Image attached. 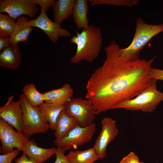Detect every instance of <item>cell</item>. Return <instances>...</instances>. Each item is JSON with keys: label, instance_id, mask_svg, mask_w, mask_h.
Returning a JSON list of instances; mask_svg holds the SVG:
<instances>
[{"label": "cell", "instance_id": "9", "mask_svg": "<svg viewBox=\"0 0 163 163\" xmlns=\"http://www.w3.org/2000/svg\"><path fill=\"white\" fill-rule=\"evenodd\" d=\"M101 123V130L93 147L98 159L106 157L108 145L115 139L119 132L116 121L112 118H104Z\"/></svg>", "mask_w": 163, "mask_h": 163}, {"label": "cell", "instance_id": "15", "mask_svg": "<svg viewBox=\"0 0 163 163\" xmlns=\"http://www.w3.org/2000/svg\"><path fill=\"white\" fill-rule=\"evenodd\" d=\"M37 107L44 120L48 123L50 129L55 131L59 117L64 109L63 105L44 102Z\"/></svg>", "mask_w": 163, "mask_h": 163}, {"label": "cell", "instance_id": "23", "mask_svg": "<svg viewBox=\"0 0 163 163\" xmlns=\"http://www.w3.org/2000/svg\"><path fill=\"white\" fill-rule=\"evenodd\" d=\"M14 20L7 14L0 13V37L10 38L15 27Z\"/></svg>", "mask_w": 163, "mask_h": 163}, {"label": "cell", "instance_id": "6", "mask_svg": "<svg viewBox=\"0 0 163 163\" xmlns=\"http://www.w3.org/2000/svg\"><path fill=\"white\" fill-rule=\"evenodd\" d=\"M64 112L74 118L82 127L88 126L94 123L95 112L91 102L79 97L72 98L63 105Z\"/></svg>", "mask_w": 163, "mask_h": 163}, {"label": "cell", "instance_id": "10", "mask_svg": "<svg viewBox=\"0 0 163 163\" xmlns=\"http://www.w3.org/2000/svg\"><path fill=\"white\" fill-rule=\"evenodd\" d=\"M39 16L29 20L28 24L32 27H36L43 30L53 43H56L60 37H70L71 34L66 28H62L57 23L52 21L48 17L45 9L40 8Z\"/></svg>", "mask_w": 163, "mask_h": 163}, {"label": "cell", "instance_id": "7", "mask_svg": "<svg viewBox=\"0 0 163 163\" xmlns=\"http://www.w3.org/2000/svg\"><path fill=\"white\" fill-rule=\"evenodd\" d=\"M96 130V124L82 127L79 124L69 131L62 138L55 139V145L62 148L65 152L77 149L91 140Z\"/></svg>", "mask_w": 163, "mask_h": 163}, {"label": "cell", "instance_id": "32", "mask_svg": "<svg viewBox=\"0 0 163 163\" xmlns=\"http://www.w3.org/2000/svg\"><path fill=\"white\" fill-rule=\"evenodd\" d=\"M139 163H144L142 161H140Z\"/></svg>", "mask_w": 163, "mask_h": 163}, {"label": "cell", "instance_id": "24", "mask_svg": "<svg viewBox=\"0 0 163 163\" xmlns=\"http://www.w3.org/2000/svg\"><path fill=\"white\" fill-rule=\"evenodd\" d=\"M90 5L94 6L99 5H106L117 6H124L131 7L137 5L138 0H90Z\"/></svg>", "mask_w": 163, "mask_h": 163}, {"label": "cell", "instance_id": "17", "mask_svg": "<svg viewBox=\"0 0 163 163\" xmlns=\"http://www.w3.org/2000/svg\"><path fill=\"white\" fill-rule=\"evenodd\" d=\"M14 30L10 38V45L18 44L20 42L28 40L30 34L34 30L28 24L29 18L22 15L16 19Z\"/></svg>", "mask_w": 163, "mask_h": 163}, {"label": "cell", "instance_id": "18", "mask_svg": "<svg viewBox=\"0 0 163 163\" xmlns=\"http://www.w3.org/2000/svg\"><path fill=\"white\" fill-rule=\"evenodd\" d=\"M87 0H75L72 17L78 29L86 30L89 26V20L87 17L89 7Z\"/></svg>", "mask_w": 163, "mask_h": 163}, {"label": "cell", "instance_id": "22", "mask_svg": "<svg viewBox=\"0 0 163 163\" xmlns=\"http://www.w3.org/2000/svg\"><path fill=\"white\" fill-rule=\"evenodd\" d=\"M23 94L32 106L37 107L44 101L43 93L39 92L33 83L26 84L23 88Z\"/></svg>", "mask_w": 163, "mask_h": 163}, {"label": "cell", "instance_id": "19", "mask_svg": "<svg viewBox=\"0 0 163 163\" xmlns=\"http://www.w3.org/2000/svg\"><path fill=\"white\" fill-rule=\"evenodd\" d=\"M75 0H58L51 7L54 22L59 25L72 16Z\"/></svg>", "mask_w": 163, "mask_h": 163}, {"label": "cell", "instance_id": "5", "mask_svg": "<svg viewBox=\"0 0 163 163\" xmlns=\"http://www.w3.org/2000/svg\"><path fill=\"white\" fill-rule=\"evenodd\" d=\"M19 100L23 113L22 133L26 137L38 133H44L49 128L48 123L44 119L37 107L31 105L23 94Z\"/></svg>", "mask_w": 163, "mask_h": 163}, {"label": "cell", "instance_id": "25", "mask_svg": "<svg viewBox=\"0 0 163 163\" xmlns=\"http://www.w3.org/2000/svg\"><path fill=\"white\" fill-rule=\"evenodd\" d=\"M19 153L17 149H14L11 152L0 155V163H11L13 159Z\"/></svg>", "mask_w": 163, "mask_h": 163}, {"label": "cell", "instance_id": "1", "mask_svg": "<svg viewBox=\"0 0 163 163\" xmlns=\"http://www.w3.org/2000/svg\"><path fill=\"white\" fill-rule=\"evenodd\" d=\"M119 45L111 40L104 49L106 58L87 81L85 97L95 115L133 98L149 84V72L155 56L147 60H128L121 56Z\"/></svg>", "mask_w": 163, "mask_h": 163}, {"label": "cell", "instance_id": "2", "mask_svg": "<svg viewBox=\"0 0 163 163\" xmlns=\"http://www.w3.org/2000/svg\"><path fill=\"white\" fill-rule=\"evenodd\" d=\"M76 33V35L70 39L71 42L77 47L75 55L70 59L71 62L77 64L83 61L93 62L98 57L102 48L103 40L101 29L90 24L86 29Z\"/></svg>", "mask_w": 163, "mask_h": 163}, {"label": "cell", "instance_id": "3", "mask_svg": "<svg viewBox=\"0 0 163 163\" xmlns=\"http://www.w3.org/2000/svg\"><path fill=\"white\" fill-rule=\"evenodd\" d=\"M163 32V24H150L139 18L136 21L135 34L130 44L124 49L120 48L121 56L128 60L139 58L141 51L154 37Z\"/></svg>", "mask_w": 163, "mask_h": 163}, {"label": "cell", "instance_id": "14", "mask_svg": "<svg viewBox=\"0 0 163 163\" xmlns=\"http://www.w3.org/2000/svg\"><path fill=\"white\" fill-rule=\"evenodd\" d=\"M22 56L18 44L10 45L0 53V66L16 69L20 65Z\"/></svg>", "mask_w": 163, "mask_h": 163}, {"label": "cell", "instance_id": "11", "mask_svg": "<svg viewBox=\"0 0 163 163\" xmlns=\"http://www.w3.org/2000/svg\"><path fill=\"white\" fill-rule=\"evenodd\" d=\"M38 10L37 5L30 0H4L0 2V13H7L14 19L25 14L33 18Z\"/></svg>", "mask_w": 163, "mask_h": 163}, {"label": "cell", "instance_id": "12", "mask_svg": "<svg viewBox=\"0 0 163 163\" xmlns=\"http://www.w3.org/2000/svg\"><path fill=\"white\" fill-rule=\"evenodd\" d=\"M14 96L9 97L5 104L0 107V117L16 130L22 133L23 113L19 100H14Z\"/></svg>", "mask_w": 163, "mask_h": 163}, {"label": "cell", "instance_id": "30", "mask_svg": "<svg viewBox=\"0 0 163 163\" xmlns=\"http://www.w3.org/2000/svg\"><path fill=\"white\" fill-rule=\"evenodd\" d=\"M15 163H41L30 159L23 152L21 156L15 159Z\"/></svg>", "mask_w": 163, "mask_h": 163}, {"label": "cell", "instance_id": "13", "mask_svg": "<svg viewBox=\"0 0 163 163\" xmlns=\"http://www.w3.org/2000/svg\"><path fill=\"white\" fill-rule=\"evenodd\" d=\"M56 151V148L54 147L47 149L40 147L32 139L25 144L22 151L30 159L43 163L55 154Z\"/></svg>", "mask_w": 163, "mask_h": 163}, {"label": "cell", "instance_id": "16", "mask_svg": "<svg viewBox=\"0 0 163 163\" xmlns=\"http://www.w3.org/2000/svg\"><path fill=\"white\" fill-rule=\"evenodd\" d=\"M74 90L70 85L64 84L61 88L43 93L45 102L63 105L72 98Z\"/></svg>", "mask_w": 163, "mask_h": 163}, {"label": "cell", "instance_id": "26", "mask_svg": "<svg viewBox=\"0 0 163 163\" xmlns=\"http://www.w3.org/2000/svg\"><path fill=\"white\" fill-rule=\"evenodd\" d=\"M30 2L34 4L39 5L41 8H44L46 11L48 10L50 7L52 6L55 3L54 0H30Z\"/></svg>", "mask_w": 163, "mask_h": 163}, {"label": "cell", "instance_id": "28", "mask_svg": "<svg viewBox=\"0 0 163 163\" xmlns=\"http://www.w3.org/2000/svg\"><path fill=\"white\" fill-rule=\"evenodd\" d=\"M139 158L133 152H130L123 158L119 163H139Z\"/></svg>", "mask_w": 163, "mask_h": 163}, {"label": "cell", "instance_id": "8", "mask_svg": "<svg viewBox=\"0 0 163 163\" xmlns=\"http://www.w3.org/2000/svg\"><path fill=\"white\" fill-rule=\"evenodd\" d=\"M0 139L3 154L11 152L14 148L22 151L24 145L29 140L22 133L15 130L12 126L1 118Z\"/></svg>", "mask_w": 163, "mask_h": 163}, {"label": "cell", "instance_id": "20", "mask_svg": "<svg viewBox=\"0 0 163 163\" xmlns=\"http://www.w3.org/2000/svg\"><path fill=\"white\" fill-rule=\"evenodd\" d=\"M66 157L69 163H94L98 159L93 147L82 151H70Z\"/></svg>", "mask_w": 163, "mask_h": 163}, {"label": "cell", "instance_id": "31", "mask_svg": "<svg viewBox=\"0 0 163 163\" xmlns=\"http://www.w3.org/2000/svg\"><path fill=\"white\" fill-rule=\"evenodd\" d=\"M10 45V38L0 37V51L4 50Z\"/></svg>", "mask_w": 163, "mask_h": 163}, {"label": "cell", "instance_id": "27", "mask_svg": "<svg viewBox=\"0 0 163 163\" xmlns=\"http://www.w3.org/2000/svg\"><path fill=\"white\" fill-rule=\"evenodd\" d=\"M56 153V159L54 163H69L65 155L64 151L60 147L57 146Z\"/></svg>", "mask_w": 163, "mask_h": 163}, {"label": "cell", "instance_id": "21", "mask_svg": "<svg viewBox=\"0 0 163 163\" xmlns=\"http://www.w3.org/2000/svg\"><path fill=\"white\" fill-rule=\"evenodd\" d=\"M78 124V122L74 118L68 116L63 110L59 117L56 128L54 133L55 139L62 138L69 131Z\"/></svg>", "mask_w": 163, "mask_h": 163}, {"label": "cell", "instance_id": "29", "mask_svg": "<svg viewBox=\"0 0 163 163\" xmlns=\"http://www.w3.org/2000/svg\"><path fill=\"white\" fill-rule=\"evenodd\" d=\"M149 76L151 79L163 80V70L152 67L149 71Z\"/></svg>", "mask_w": 163, "mask_h": 163}, {"label": "cell", "instance_id": "4", "mask_svg": "<svg viewBox=\"0 0 163 163\" xmlns=\"http://www.w3.org/2000/svg\"><path fill=\"white\" fill-rule=\"evenodd\" d=\"M157 81L151 79L148 86L136 96L115 106L113 109H123L130 111L153 112L163 101V93L157 89Z\"/></svg>", "mask_w": 163, "mask_h": 163}]
</instances>
